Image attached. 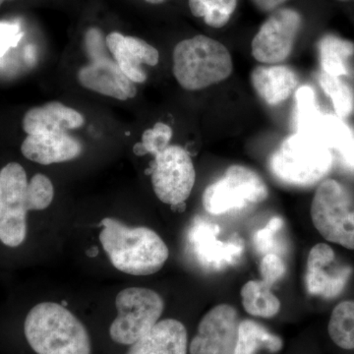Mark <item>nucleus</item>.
Segmentation results:
<instances>
[{"instance_id":"22","label":"nucleus","mask_w":354,"mask_h":354,"mask_svg":"<svg viewBox=\"0 0 354 354\" xmlns=\"http://www.w3.org/2000/svg\"><path fill=\"white\" fill-rule=\"evenodd\" d=\"M318 51L323 72L335 77L348 75V58L354 55L353 41L326 35L319 41Z\"/></svg>"},{"instance_id":"34","label":"nucleus","mask_w":354,"mask_h":354,"mask_svg":"<svg viewBox=\"0 0 354 354\" xmlns=\"http://www.w3.org/2000/svg\"><path fill=\"white\" fill-rule=\"evenodd\" d=\"M286 1V0H252L254 6L257 7L259 10L268 13L274 12Z\"/></svg>"},{"instance_id":"35","label":"nucleus","mask_w":354,"mask_h":354,"mask_svg":"<svg viewBox=\"0 0 354 354\" xmlns=\"http://www.w3.org/2000/svg\"><path fill=\"white\" fill-rule=\"evenodd\" d=\"M342 155L344 158V162L349 167H354V141L351 140V142L342 149Z\"/></svg>"},{"instance_id":"20","label":"nucleus","mask_w":354,"mask_h":354,"mask_svg":"<svg viewBox=\"0 0 354 354\" xmlns=\"http://www.w3.org/2000/svg\"><path fill=\"white\" fill-rule=\"evenodd\" d=\"M283 348V339L272 334L262 324L250 319L239 323L234 354H256L261 349L270 353H278Z\"/></svg>"},{"instance_id":"28","label":"nucleus","mask_w":354,"mask_h":354,"mask_svg":"<svg viewBox=\"0 0 354 354\" xmlns=\"http://www.w3.org/2000/svg\"><path fill=\"white\" fill-rule=\"evenodd\" d=\"M172 129L165 123L158 122L152 128H149L142 135L140 143L133 148L137 156L151 153L153 157L165 151L169 146L172 138Z\"/></svg>"},{"instance_id":"8","label":"nucleus","mask_w":354,"mask_h":354,"mask_svg":"<svg viewBox=\"0 0 354 354\" xmlns=\"http://www.w3.org/2000/svg\"><path fill=\"white\" fill-rule=\"evenodd\" d=\"M27 174L18 162L0 171V241L17 247L27 234Z\"/></svg>"},{"instance_id":"38","label":"nucleus","mask_w":354,"mask_h":354,"mask_svg":"<svg viewBox=\"0 0 354 354\" xmlns=\"http://www.w3.org/2000/svg\"><path fill=\"white\" fill-rule=\"evenodd\" d=\"M6 1H7V0H0V6H1Z\"/></svg>"},{"instance_id":"30","label":"nucleus","mask_w":354,"mask_h":354,"mask_svg":"<svg viewBox=\"0 0 354 354\" xmlns=\"http://www.w3.org/2000/svg\"><path fill=\"white\" fill-rule=\"evenodd\" d=\"M283 227V221L281 218H274L267 223L265 227L258 230L254 235V244L256 249L262 254L276 253L279 244V232Z\"/></svg>"},{"instance_id":"17","label":"nucleus","mask_w":354,"mask_h":354,"mask_svg":"<svg viewBox=\"0 0 354 354\" xmlns=\"http://www.w3.org/2000/svg\"><path fill=\"white\" fill-rule=\"evenodd\" d=\"M297 72L288 65H258L251 73V84L258 97L269 106H278L290 99L298 88Z\"/></svg>"},{"instance_id":"12","label":"nucleus","mask_w":354,"mask_h":354,"mask_svg":"<svg viewBox=\"0 0 354 354\" xmlns=\"http://www.w3.org/2000/svg\"><path fill=\"white\" fill-rule=\"evenodd\" d=\"M335 261V251L328 244L318 243L312 247L307 258L305 276V283L310 295L325 298H334L341 295L351 277V269L348 266H337L334 271H328V268Z\"/></svg>"},{"instance_id":"18","label":"nucleus","mask_w":354,"mask_h":354,"mask_svg":"<svg viewBox=\"0 0 354 354\" xmlns=\"http://www.w3.org/2000/svg\"><path fill=\"white\" fill-rule=\"evenodd\" d=\"M187 351L185 326L176 319H165L131 344L127 354H187Z\"/></svg>"},{"instance_id":"40","label":"nucleus","mask_w":354,"mask_h":354,"mask_svg":"<svg viewBox=\"0 0 354 354\" xmlns=\"http://www.w3.org/2000/svg\"><path fill=\"white\" fill-rule=\"evenodd\" d=\"M339 1H354V0H339Z\"/></svg>"},{"instance_id":"26","label":"nucleus","mask_w":354,"mask_h":354,"mask_svg":"<svg viewBox=\"0 0 354 354\" xmlns=\"http://www.w3.org/2000/svg\"><path fill=\"white\" fill-rule=\"evenodd\" d=\"M306 133L314 135L329 148L339 150L353 140L351 130L339 116L321 115Z\"/></svg>"},{"instance_id":"14","label":"nucleus","mask_w":354,"mask_h":354,"mask_svg":"<svg viewBox=\"0 0 354 354\" xmlns=\"http://www.w3.org/2000/svg\"><path fill=\"white\" fill-rule=\"evenodd\" d=\"M77 78L84 88L120 101H127L137 95L135 83L109 58L92 62L82 67Z\"/></svg>"},{"instance_id":"16","label":"nucleus","mask_w":354,"mask_h":354,"mask_svg":"<svg viewBox=\"0 0 354 354\" xmlns=\"http://www.w3.org/2000/svg\"><path fill=\"white\" fill-rule=\"evenodd\" d=\"M218 227L211 223L198 221L191 227L188 241L197 260L205 267L221 270L232 264L241 253L237 242H223L216 239Z\"/></svg>"},{"instance_id":"5","label":"nucleus","mask_w":354,"mask_h":354,"mask_svg":"<svg viewBox=\"0 0 354 354\" xmlns=\"http://www.w3.org/2000/svg\"><path fill=\"white\" fill-rule=\"evenodd\" d=\"M311 220L326 241L354 249V198L335 179L319 184L312 199Z\"/></svg>"},{"instance_id":"1","label":"nucleus","mask_w":354,"mask_h":354,"mask_svg":"<svg viewBox=\"0 0 354 354\" xmlns=\"http://www.w3.org/2000/svg\"><path fill=\"white\" fill-rule=\"evenodd\" d=\"M101 225L100 241L118 271L149 276L160 271L169 259L167 244L151 228L127 227L111 218H104Z\"/></svg>"},{"instance_id":"23","label":"nucleus","mask_w":354,"mask_h":354,"mask_svg":"<svg viewBox=\"0 0 354 354\" xmlns=\"http://www.w3.org/2000/svg\"><path fill=\"white\" fill-rule=\"evenodd\" d=\"M328 332L335 346L354 349V301H342L333 310Z\"/></svg>"},{"instance_id":"33","label":"nucleus","mask_w":354,"mask_h":354,"mask_svg":"<svg viewBox=\"0 0 354 354\" xmlns=\"http://www.w3.org/2000/svg\"><path fill=\"white\" fill-rule=\"evenodd\" d=\"M20 35H18L17 28L6 27L0 31V57L3 55L7 48L17 44Z\"/></svg>"},{"instance_id":"21","label":"nucleus","mask_w":354,"mask_h":354,"mask_svg":"<svg viewBox=\"0 0 354 354\" xmlns=\"http://www.w3.org/2000/svg\"><path fill=\"white\" fill-rule=\"evenodd\" d=\"M241 302L249 315L258 318L270 319L278 315L281 310V301L272 291L271 286L262 279L247 281L242 286Z\"/></svg>"},{"instance_id":"36","label":"nucleus","mask_w":354,"mask_h":354,"mask_svg":"<svg viewBox=\"0 0 354 354\" xmlns=\"http://www.w3.org/2000/svg\"><path fill=\"white\" fill-rule=\"evenodd\" d=\"M86 254H87L88 257L94 258L95 256H97V254H99V248H97V246L91 247L90 249H88V250L86 251Z\"/></svg>"},{"instance_id":"39","label":"nucleus","mask_w":354,"mask_h":354,"mask_svg":"<svg viewBox=\"0 0 354 354\" xmlns=\"http://www.w3.org/2000/svg\"><path fill=\"white\" fill-rule=\"evenodd\" d=\"M62 305H64V307H66L67 302L66 301H62Z\"/></svg>"},{"instance_id":"3","label":"nucleus","mask_w":354,"mask_h":354,"mask_svg":"<svg viewBox=\"0 0 354 354\" xmlns=\"http://www.w3.org/2000/svg\"><path fill=\"white\" fill-rule=\"evenodd\" d=\"M172 62L177 83L187 91L203 90L223 82L234 71V62L227 46L203 35L177 44Z\"/></svg>"},{"instance_id":"15","label":"nucleus","mask_w":354,"mask_h":354,"mask_svg":"<svg viewBox=\"0 0 354 354\" xmlns=\"http://www.w3.org/2000/svg\"><path fill=\"white\" fill-rule=\"evenodd\" d=\"M21 152L32 162L48 165L78 158L82 153V145L67 132L38 133L26 137Z\"/></svg>"},{"instance_id":"2","label":"nucleus","mask_w":354,"mask_h":354,"mask_svg":"<svg viewBox=\"0 0 354 354\" xmlns=\"http://www.w3.org/2000/svg\"><path fill=\"white\" fill-rule=\"evenodd\" d=\"M24 333L37 354H91L85 326L64 305L41 302L26 317Z\"/></svg>"},{"instance_id":"6","label":"nucleus","mask_w":354,"mask_h":354,"mask_svg":"<svg viewBox=\"0 0 354 354\" xmlns=\"http://www.w3.org/2000/svg\"><path fill=\"white\" fill-rule=\"evenodd\" d=\"M115 305L118 316L109 328V335L113 342L125 346H131L148 334L165 309L162 297L156 291L143 288L120 291Z\"/></svg>"},{"instance_id":"10","label":"nucleus","mask_w":354,"mask_h":354,"mask_svg":"<svg viewBox=\"0 0 354 354\" xmlns=\"http://www.w3.org/2000/svg\"><path fill=\"white\" fill-rule=\"evenodd\" d=\"M302 17L292 8H279L261 26L251 43V53L263 64H281L292 53Z\"/></svg>"},{"instance_id":"37","label":"nucleus","mask_w":354,"mask_h":354,"mask_svg":"<svg viewBox=\"0 0 354 354\" xmlns=\"http://www.w3.org/2000/svg\"><path fill=\"white\" fill-rule=\"evenodd\" d=\"M145 1L149 2L151 4H160L162 2H165V0H145Z\"/></svg>"},{"instance_id":"19","label":"nucleus","mask_w":354,"mask_h":354,"mask_svg":"<svg viewBox=\"0 0 354 354\" xmlns=\"http://www.w3.org/2000/svg\"><path fill=\"white\" fill-rule=\"evenodd\" d=\"M82 114L59 102L30 109L23 118L22 127L28 135L64 133L83 127Z\"/></svg>"},{"instance_id":"13","label":"nucleus","mask_w":354,"mask_h":354,"mask_svg":"<svg viewBox=\"0 0 354 354\" xmlns=\"http://www.w3.org/2000/svg\"><path fill=\"white\" fill-rule=\"evenodd\" d=\"M106 41L114 62L134 83H144L147 80V73L142 65L156 66L160 60L157 48L136 37L113 32L106 36Z\"/></svg>"},{"instance_id":"9","label":"nucleus","mask_w":354,"mask_h":354,"mask_svg":"<svg viewBox=\"0 0 354 354\" xmlns=\"http://www.w3.org/2000/svg\"><path fill=\"white\" fill-rule=\"evenodd\" d=\"M196 180V171L189 153L169 145L155 157L152 169L153 192L158 200L172 207L189 198Z\"/></svg>"},{"instance_id":"27","label":"nucleus","mask_w":354,"mask_h":354,"mask_svg":"<svg viewBox=\"0 0 354 354\" xmlns=\"http://www.w3.org/2000/svg\"><path fill=\"white\" fill-rule=\"evenodd\" d=\"M295 124L297 132H308L322 114L317 106L315 93L309 86L298 88L295 92Z\"/></svg>"},{"instance_id":"24","label":"nucleus","mask_w":354,"mask_h":354,"mask_svg":"<svg viewBox=\"0 0 354 354\" xmlns=\"http://www.w3.org/2000/svg\"><path fill=\"white\" fill-rule=\"evenodd\" d=\"M191 13L203 18L209 27L221 29L227 24L237 6V0H188Z\"/></svg>"},{"instance_id":"4","label":"nucleus","mask_w":354,"mask_h":354,"mask_svg":"<svg viewBox=\"0 0 354 354\" xmlns=\"http://www.w3.org/2000/svg\"><path fill=\"white\" fill-rule=\"evenodd\" d=\"M332 165L330 148L310 133L290 135L270 158V169L279 180L299 187L322 180Z\"/></svg>"},{"instance_id":"31","label":"nucleus","mask_w":354,"mask_h":354,"mask_svg":"<svg viewBox=\"0 0 354 354\" xmlns=\"http://www.w3.org/2000/svg\"><path fill=\"white\" fill-rule=\"evenodd\" d=\"M260 274L262 281L268 286H274L286 276V266L283 258L276 253L265 254L260 263Z\"/></svg>"},{"instance_id":"25","label":"nucleus","mask_w":354,"mask_h":354,"mask_svg":"<svg viewBox=\"0 0 354 354\" xmlns=\"http://www.w3.org/2000/svg\"><path fill=\"white\" fill-rule=\"evenodd\" d=\"M318 81L325 94L332 101L337 115L339 118H348L354 109L353 88L342 80V77L329 75L323 71L319 74Z\"/></svg>"},{"instance_id":"32","label":"nucleus","mask_w":354,"mask_h":354,"mask_svg":"<svg viewBox=\"0 0 354 354\" xmlns=\"http://www.w3.org/2000/svg\"><path fill=\"white\" fill-rule=\"evenodd\" d=\"M85 46L86 51H87L88 55L92 59V62H97V60L109 58L106 55L108 46H106V39L104 38L101 30L97 29V28H90L86 32Z\"/></svg>"},{"instance_id":"7","label":"nucleus","mask_w":354,"mask_h":354,"mask_svg":"<svg viewBox=\"0 0 354 354\" xmlns=\"http://www.w3.org/2000/svg\"><path fill=\"white\" fill-rule=\"evenodd\" d=\"M269 195L262 177L249 167L234 165L209 184L203 194V206L211 215L220 216L265 201Z\"/></svg>"},{"instance_id":"29","label":"nucleus","mask_w":354,"mask_h":354,"mask_svg":"<svg viewBox=\"0 0 354 354\" xmlns=\"http://www.w3.org/2000/svg\"><path fill=\"white\" fill-rule=\"evenodd\" d=\"M55 196L50 179L44 174H35L28 183L27 205L29 211H41L50 207Z\"/></svg>"},{"instance_id":"11","label":"nucleus","mask_w":354,"mask_h":354,"mask_svg":"<svg viewBox=\"0 0 354 354\" xmlns=\"http://www.w3.org/2000/svg\"><path fill=\"white\" fill-rule=\"evenodd\" d=\"M239 312L230 304L209 310L190 342V354H234L239 335Z\"/></svg>"}]
</instances>
